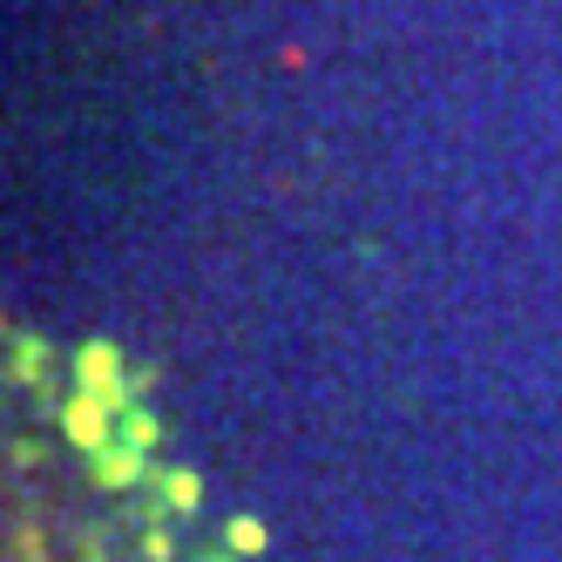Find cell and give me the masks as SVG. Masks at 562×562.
Returning a JSON list of instances; mask_svg holds the SVG:
<instances>
[{"label":"cell","instance_id":"1","mask_svg":"<svg viewBox=\"0 0 562 562\" xmlns=\"http://www.w3.org/2000/svg\"><path fill=\"white\" fill-rule=\"evenodd\" d=\"M68 440H75V448H102V434H109V400H95V393H82V400H68Z\"/></svg>","mask_w":562,"mask_h":562},{"label":"cell","instance_id":"2","mask_svg":"<svg viewBox=\"0 0 562 562\" xmlns=\"http://www.w3.org/2000/svg\"><path fill=\"white\" fill-rule=\"evenodd\" d=\"M224 542H231L237 555H258V549H265V521H251V515H237L231 529H224Z\"/></svg>","mask_w":562,"mask_h":562},{"label":"cell","instance_id":"3","mask_svg":"<svg viewBox=\"0 0 562 562\" xmlns=\"http://www.w3.org/2000/svg\"><path fill=\"white\" fill-rule=\"evenodd\" d=\"M170 508H196V474H170Z\"/></svg>","mask_w":562,"mask_h":562}]
</instances>
